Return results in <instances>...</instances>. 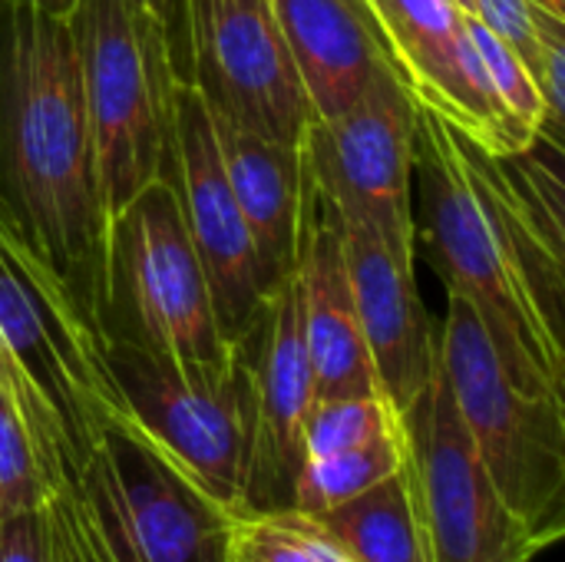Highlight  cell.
Returning <instances> with one entry per match:
<instances>
[{
    "mask_svg": "<svg viewBox=\"0 0 565 562\" xmlns=\"http://www.w3.org/2000/svg\"><path fill=\"white\" fill-rule=\"evenodd\" d=\"M0 3H23V7H33V10H43L50 17H70L76 0H0Z\"/></svg>",
    "mask_w": 565,
    "mask_h": 562,
    "instance_id": "cell-29",
    "label": "cell"
},
{
    "mask_svg": "<svg viewBox=\"0 0 565 562\" xmlns=\"http://www.w3.org/2000/svg\"><path fill=\"white\" fill-rule=\"evenodd\" d=\"M53 503H56V510H60V517H63V523L70 530V540H73V547L79 553V562H119L109 553V547L103 543V537L96 533L89 513L83 510V503L76 500L73 490L53 494Z\"/></svg>",
    "mask_w": 565,
    "mask_h": 562,
    "instance_id": "cell-27",
    "label": "cell"
},
{
    "mask_svg": "<svg viewBox=\"0 0 565 562\" xmlns=\"http://www.w3.org/2000/svg\"><path fill=\"white\" fill-rule=\"evenodd\" d=\"M407 460L404 427L397 434L377 437L364 447L341 450L331 457L305 460L298 484H295V513L315 517L321 510H331L338 503L354 500L358 494L371 490L374 484L397 474Z\"/></svg>",
    "mask_w": 565,
    "mask_h": 562,
    "instance_id": "cell-20",
    "label": "cell"
},
{
    "mask_svg": "<svg viewBox=\"0 0 565 562\" xmlns=\"http://www.w3.org/2000/svg\"><path fill=\"white\" fill-rule=\"evenodd\" d=\"M235 364L248 424L245 513H285L295 507V484L305 464L301 431L315 404L298 275L265 301L248 335L235 344Z\"/></svg>",
    "mask_w": 565,
    "mask_h": 562,
    "instance_id": "cell-12",
    "label": "cell"
},
{
    "mask_svg": "<svg viewBox=\"0 0 565 562\" xmlns=\"http://www.w3.org/2000/svg\"><path fill=\"white\" fill-rule=\"evenodd\" d=\"M397 431H401V417L391 411L384 397L377 394L331 397V401L311 404L305 417V431H301V447H305V460H318V457L364 447Z\"/></svg>",
    "mask_w": 565,
    "mask_h": 562,
    "instance_id": "cell-22",
    "label": "cell"
},
{
    "mask_svg": "<svg viewBox=\"0 0 565 562\" xmlns=\"http://www.w3.org/2000/svg\"><path fill=\"white\" fill-rule=\"evenodd\" d=\"M295 275L301 291V325H305L315 401L371 397V394L384 397L364 344V331L348 278L338 209L331 205L328 195L318 192L311 176L305 192V225H301Z\"/></svg>",
    "mask_w": 565,
    "mask_h": 562,
    "instance_id": "cell-16",
    "label": "cell"
},
{
    "mask_svg": "<svg viewBox=\"0 0 565 562\" xmlns=\"http://www.w3.org/2000/svg\"><path fill=\"white\" fill-rule=\"evenodd\" d=\"M0 562H63V530L53 500L0 520Z\"/></svg>",
    "mask_w": 565,
    "mask_h": 562,
    "instance_id": "cell-25",
    "label": "cell"
},
{
    "mask_svg": "<svg viewBox=\"0 0 565 562\" xmlns=\"http://www.w3.org/2000/svg\"><path fill=\"white\" fill-rule=\"evenodd\" d=\"M417 99L404 76L377 79L348 113L311 119L305 169L338 215L371 225L387 252L414 268Z\"/></svg>",
    "mask_w": 565,
    "mask_h": 562,
    "instance_id": "cell-10",
    "label": "cell"
},
{
    "mask_svg": "<svg viewBox=\"0 0 565 562\" xmlns=\"http://www.w3.org/2000/svg\"><path fill=\"white\" fill-rule=\"evenodd\" d=\"M139 3H142V0H139Z\"/></svg>",
    "mask_w": 565,
    "mask_h": 562,
    "instance_id": "cell-33",
    "label": "cell"
},
{
    "mask_svg": "<svg viewBox=\"0 0 565 562\" xmlns=\"http://www.w3.org/2000/svg\"><path fill=\"white\" fill-rule=\"evenodd\" d=\"M53 500V487L43 477L26 424L0 388V520L26 510H43Z\"/></svg>",
    "mask_w": 565,
    "mask_h": 562,
    "instance_id": "cell-24",
    "label": "cell"
},
{
    "mask_svg": "<svg viewBox=\"0 0 565 562\" xmlns=\"http://www.w3.org/2000/svg\"><path fill=\"white\" fill-rule=\"evenodd\" d=\"M189 79L209 113L265 139L301 146L311 106L275 0H185Z\"/></svg>",
    "mask_w": 565,
    "mask_h": 562,
    "instance_id": "cell-11",
    "label": "cell"
},
{
    "mask_svg": "<svg viewBox=\"0 0 565 562\" xmlns=\"http://www.w3.org/2000/svg\"><path fill=\"white\" fill-rule=\"evenodd\" d=\"M477 17L497 30L530 66L536 63V40H533V20H530V7L526 0H477Z\"/></svg>",
    "mask_w": 565,
    "mask_h": 562,
    "instance_id": "cell-26",
    "label": "cell"
},
{
    "mask_svg": "<svg viewBox=\"0 0 565 562\" xmlns=\"http://www.w3.org/2000/svg\"><path fill=\"white\" fill-rule=\"evenodd\" d=\"M209 119L228 189L255 245L262 291L271 298L298 268L308 192L305 152L301 146H285L242 129L218 113H209Z\"/></svg>",
    "mask_w": 565,
    "mask_h": 562,
    "instance_id": "cell-18",
    "label": "cell"
},
{
    "mask_svg": "<svg viewBox=\"0 0 565 562\" xmlns=\"http://www.w3.org/2000/svg\"><path fill=\"white\" fill-rule=\"evenodd\" d=\"M440 368L477 457L523 527L553 547L565 533V397H536L500 368L473 308L450 295Z\"/></svg>",
    "mask_w": 565,
    "mask_h": 562,
    "instance_id": "cell-5",
    "label": "cell"
},
{
    "mask_svg": "<svg viewBox=\"0 0 565 562\" xmlns=\"http://www.w3.org/2000/svg\"><path fill=\"white\" fill-rule=\"evenodd\" d=\"M526 7L546 10V13H553V17H565V0H526Z\"/></svg>",
    "mask_w": 565,
    "mask_h": 562,
    "instance_id": "cell-31",
    "label": "cell"
},
{
    "mask_svg": "<svg viewBox=\"0 0 565 562\" xmlns=\"http://www.w3.org/2000/svg\"><path fill=\"white\" fill-rule=\"evenodd\" d=\"M315 119L348 113L377 79L404 76L367 0H275Z\"/></svg>",
    "mask_w": 565,
    "mask_h": 562,
    "instance_id": "cell-17",
    "label": "cell"
},
{
    "mask_svg": "<svg viewBox=\"0 0 565 562\" xmlns=\"http://www.w3.org/2000/svg\"><path fill=\"white\" fill-rule=\"evenodd\" d=\"M470 43L487 70V79L493 86V93L500 96L503 109L530 132V136H543V123H546V109H543V96L533 83L530 66L523 63V56L497 33L490 30L480 17L463 13Z\"/></svg>",
    "mask_w": 565,
    "mask_h": 562,
    "instance_id": "cell-23",
    "label": "cell"
},
{
    "mask_svg": "<svg viewBox=\"0 0 565 562\" xmlns=\"http://www.w3.org/2000/svg\"><path fill=\"white\" fill-rule=\"evenodd\" d=\"M106 215L162 176L172 142L175 73L166 36L139 0H76L66 17Z\"/></svg>",
    "mask_w": 565,
    "mask_h": 562,
    "instance_id": "cell-4",
    "label": "cell"
},
{
    "mask_svg": "<svg viewBox=\"0 0 565 562\" xmlns=\"http://www.w3.org/2000/svg\"><path fill=\"white\" fill-rule=\"evenodd\" d=\"M0 388L17 404L53 494L73 490L119 414L86 325L53 272L0 215Z\"/></svg>",
    "mask_w": 565,
    "mask_h": 562,
    "instance_id": "cell-3",
    "label": "cell"
},
{
    "mask_svg": "<svg viewBox=\"0 0 565 562\" xmlns=\"http://www.w3.org/2000/svg\"><path fill=\"white\" fill-rule=\"evenodd\" d=\"M99 361L119 417L228 513H245L248 424L238 364L235 374L215 378L113 335L99 338Z\"/></svg>",
    "mask_w": 565,
    "mask_h": 562,
    "instance_id": "cell-8",
    "label": "cell"
},
{
    "mask_svg": "<svg viewBox=\"0 0 565 562\" xmlns=\"http://www.w3.org/2000/svg\"><path fill=\"white\" fill-rule=\"evenodd\" d=\"M401 427L430 562H533L546 550L490 480L440 364Z\"/></svg>",
    "mask_w": 565,
    "mask_h": 562,
    "instance_id": "cell-9",
    "label": "cell"
},
{
    "mask_svg": "<svg viewBox=\"0 0 565 562\" xmlns=\"http://www.w3.org/2000/svg\"><path fill=\"white\" fill-rule=\"evenodd\" d=\"M414 99L490 156L533 146L493 93L454 0H367Z\"/></svg>",
    "mask_w": 565,
    "mask_h": 562,
    "instance_id": "cell-14",
    "label": "cell"
},
{
    "mask_svg": "<svg viewBox=\"0 0 565 562\" xmlns=\"http://www.w3.org/2000/svg\"><path fill=\"white\" fill-rule=\"evenodd\" d=\"M338 222L348 278L381 394L391 411L404 417L437 374L440 331H434L420 301L414 268L401 265L371 225L344 215H338Z\"/></svg>",
    "mask_w": 565,
    "mask_h": 562,
    "instance_id": "cell-15",
    "label": "cell"
},
{
    "mask_svg": "<svg viewBox=\"0 0 565 562\" xmlns=\"http://www.w3.org/2000/svg\"><path fill=\"white\" fill-rule=\"evenodd\" d=\"M414 215L417 242L450 295L480 318L507 378L536 394L563 397V325H556L530 291L513 248L493 225L463 159L460 132L417 103L414 149Z\"/></svg>",
    "mask_w": 565,
    "mask_h": 562,
    "instance_id": "cell-2",
    "label": "cell"
},
{
    "mask_svg": "<svg viewBox=\"0 0 565 562\" xmlns=\"http://www.w3.org/2000/svg\"><path fill=\"white\" fill-rule=\"evenodd\" d=\"M159 179H166L179 199L189 242L209 282L218 331L235 351L268 298L262 291L248 225L222 169L209 109L195 86L182 79L175 83L172 142Z\"/></svg>",
    "mask_w": 565,
    "mask_h": 562,
    "instance_id": "cell-13",
    "label": "cell"
},
{
    "mask_svg": "<svg viewBox=\"0 0 565 562\" xmlns=\"http://www.w3.org/2000/svg\"><path fill=\"white\" fill-rule=\"evenodd\" d=\"M0 215L99 335L109 215L66 17L0 3Z\"/></svg>",
    "mask_w": 565,
    "mask_h": 562,
    "instance_id": "cell-1",
    "label": "cell"
},
{
    "mask_svg": "<svg viewBox=\"0 0 565 562\" xmlns=\"http://www.w3.org/2000/svg\"><path fill=\"white\" fill-rule=\"evenodd\" d=\"M308 520L354 562H430L407 460L387 480Z\"/></svg>",
    "mask_w": 565,
    "mask_h": 562,
    "instance_id": "cell-19",
    "label": "cell"
},
{
    "mask_svg": "<svg viewBox=\"0 0 565 562\" xmlns=\"http://www.w3.org/2000/svg\"><path fill=\"white\" fill-rule=\"evenodd\" d=\"M53 510H56V503H53ZM56 517H60V510H56ZM60 530H63V562H79V553H76V547L70 540V530H66L63 517H60Z\"/></svg>",
    "mask_w": 565,
    "mask_h": 562,
    "instance_id": "cell-30",
    "label": "cell"
},
{
    "mask_svg": "<svg viewBox=\"0 0 565 562\" xmlns=\"http://www.w3.org/2000/svg\"><path fill=\"white\" fill-rule=\"evenodd\" d=\"M73 494L119 562H232L235 513L119 414Z\"/></svg>",
    "mask_w": 565,
    "mask_h": 562,
    "instance_id": "cell-7",
    "label": "cell"
},
{
    "mask_svg": "<svg viewBox=\"0 0 565 562\" xmlns=\"http://www.w3.org/2000/svg\"><path fill=\"white\" fill-rule=\"evenodd\" d=\"M166 36L169 63L175 79H189V30H185V0H142Z\"/></svg>",
    "mask_w": 565,
    "mask_h": 562,
    "instance_id": "cell-28",
    "label": "cell"
},
{
    "mask_svg": "<svg viewBox=\"0 0 565 562\" xmlns=\"http://www.w3.org/2000/svg\"><path fill=\"white\" fill-rule=\"evenodd\" d=\"M103 335L189 371L235 374V351L218 331L209 282L166 179L149 182L109 222Z\"/></svg>",
    "mask_w": 565,
    "mask_h": 562,
    "instance_id": "cell-6",
    "label": "cell"
},
{
    "mask_svg": "<svg viewBox=\"0 0 565 562\" xmlns=\"http://www.w3.org/2000/svg\"><path fill=\"white\" fill-rule=\"evenodd\" d=\"M228 556L232 562H354L295 510L232 517Z\"/></svg>",
    "mask_w": 565,
    "mask_h": 562,
    "instance_id": "cell-21",
    "label": "cell"
},
{
    "mask_svg": "<svg viewBox=\"0 0 565 562\" xmlns=\"http://www.w3.org/2000/svg\"><path fill=\"white\" fill-rule=\"evenodd\" d=\"M463 13H470V17H477V0H454Z\"/></svg>",
    "mask_w": 565,
    "mask_h": 562,
    "instance_id": "cell-32",
    "label": "cell"
}]
</instances>
